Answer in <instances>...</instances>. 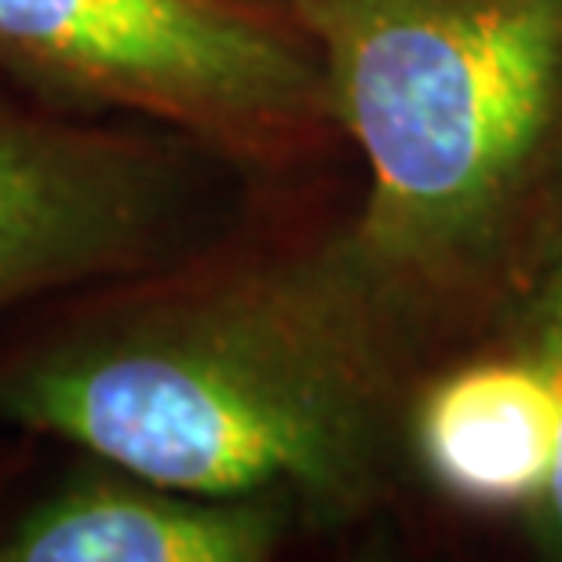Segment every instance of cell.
<instances>
[{"instance_id": "1", "label": "cell", "mask_w": 562, "mask_h": 562, "mask_svg": "<svg viewBox=\"0 0 562 562\" xmlns=\"http://www.w3.org/2000/svg\"><path fill=\"white\" fill-rule=\"evenodd\" d=\"M358 161L267 179L187 252L0 325V420L216 497H278L322 552L413 548L420 362L355 238Z\"/></svg>"}, {"instance_id": "2", "label": "cell", "mask_w": 562, "mask_h": 562, "mask_svg": "<svg viewBox=\"0 0 562 562\" xmlns=\"http://www.w3.org/2000/svg\"><path fill=\"white\" fill-rule=\"evenodd\" d=\"M355 150L358 252L420 369L562 260V0H281Z\"/></svg>"}, {"instance_id": "3", "label": "cell", "mask_w": 562, "mask_h": 562, "mask_svg": "<svg viewBox=\"0 0 562 562\" xmlns=\"http://www.w3.org/2000/svg\"><path fill=\"white\" fill-rule=\"evenodd\" d=\"M0 74L179 128L256 179L355 165L322 55L281 0H0Z\"/></svg>"}, {"instance_id": "4", "label": "cell", "mask_w": 562, "mask_h": 562, "mask_svg": "<svg viewBox=\"0 0 562 562\" xmlns=\"http://www.w3.org/2000/svg\"><path fill=\"white\" fill-rule=\"evenodd\" d=\"M267 179L132 114H92L0 74V325L187 252Z\"/></svg>"}, {"instance_id": "5", "label": "cell", "mask_w": 562, "mask_h": 562, "mask_svg": "<svg viewBox=\"0 0 562 562\" xmlns=\"http://www.w3.org/2000/svg\"><path fill=\"white\" fill-rule=\"evenodd\" d=\"M552 369L519 314L427 366L409 391L402 468L420 548H522L559 464Z\"/></svg>"}, {"instance_id": "6", "label": "cell", "mask_w": 562, "mask_h": 562, "mask_svg": "<svg viewBox=\"0 0 562 562\" xmlns=\"http://www.w3.org/2000/svg\"><path fill=\"white\" fill-rule=\"evenodd\" d=\"M318 548L289 501L216 497L44 442L0 504V562H278Z\"/></svg>"}, {"instance_id": "7", "label": "cell", "mask_w": 562, "mask_h": 562, "mask_svg": "<svg viewBox=\"0 0 562 562\" xmlns=\"http://www.w3.org/2000/svg\"><path fill=\"white\" fill-rule=\"evenodd\" d=\"M526 325L533 329L537 344L544 351V362L552 369L555 380V395H559V413H562V260L555 263V271L544 278V285L537 289V296L530 300V307L522 311ZM522 555L541 559V562H562V431H559V464L552 490L541 515H537L533 530L526 533Z\"/></svg>"}, {"instance_id": "8", "label": "cell", "mask_w": 562, "mask_h": 562, "mask_svg": "<svg viewBox=\"0 0 562 562\" xmlns=\"http://www.w3.org/2000/svg\"><path fill=\"white\" fill-rule=\"evenodd\" d=\"M44 438L26 435L19 427L0 420V504L8 501V493L19 486V479L26 475L30 464L37 460Z\"/></svg>"}]
</instances>
